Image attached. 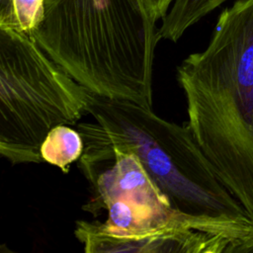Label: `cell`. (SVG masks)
<instances>
[{"instance_id": "1", "label": "cell", "mask_w": 253, "mask_h": 253, "mask_svg": "<svg viewBox=\"0 0 253 253\" xmlns=\"http://www.w3.org/2000/svg\"><path fill=\"white\" fill-rule=\"evenodd\" d=\"M188 126L253 221V0L218 16L207 47L177 66Z\"/></svg>"}, {"instance_id": "2", "label": "cell", "mask_w": 253, "mask_h": 253, "mask_svg": "<svg viewBox=\"0 0 253 253\" xmlns=\"http://www.w3.org/2000/svg\"><path fill=\"white\" fill-rule=\"evenodd\" d=\"M156 22L147 0H45L31 36L93 94L152 108Z\"/></svg>"}, {"instance_id": "3", "label": "cell", "mask_w": 253, "mask_h": 253, "mask_svg": "<svg viewBox=\"0 0 253 253\" xmlns=\"http://www.w3.org/2000/svg\"><path fill=\"white\" fill-rule=\"evenodd\" d=\"M93 123L76 124L83 138L133 153L172 206L213 225L232 246L253 237V221L224 186L190 127L158 117L152 108L91 95Z\"/></svg>"}, {"instance_id": "4", "label": "cell", "mask_w": 253, "mask_h": 253, "mask_svg": "<svg viewBox=\"0 0 253 253\" xmlns=\"http://www.w3.org/2000/svg\"><path fill=\"white\" fill-rule=\"evenodd\" d=\"M91 95L32 36L0 28V154L12 165L43 162L47 133L76 125Z\"/></svg>"}, {"instance_id": "5", "label": "cell", "mask_w": 253, "mask_h": 253, "mask_svg": "<svg viewBox=\"0 0 253 253\" xmlns=\"http://www.w3.org/2000/svg\"><path fill=\"white\" fill-rule=\"evenodd\" d=\"M84 151V140L77 128L68 125L53 127L45 136L41 153L43 162L58 167L67 173L70 165L78 161Z\"/></svg>"}, {"instance_id": "6", "label": "cell", "mask_w": 253, "mask_h": 253, "mask_svg": "<svg viewBox=\"0 0 253 253\" xmlns=\"http://www.w3.org/2000/svg\"><path fill=\"white\" fill-rule=\"evenodd\" d=\"M227 0H175L158 29L160 39L177 42L185 32Z\"/></svg>"}, {"instance_id": "7", "label": "cell", "mask_w": 253, "mask_h": 253, "mask_svg": "<svg viewBox=\"0 0 253 253\" xmlns=\"http://www.w3.org/2000/svg\"><path fill=\"white\" fill-rule=\"evenodd\" d=\"M45 0H13L14 30L31 36L43 17Z\"/></svg>"}, {"instance_id": "8", "label": "cell", "mask_w": 253, "mask_h": 253, "mask_svg": "<svg viewBox=\"0 0 253 253\" xmlns=\"http://www.w3.org/2000/svg\"><path fill=\"white\" fill-rule=\"evenodd\" d=\"M0 28L14 29L13 0H0Z\"/></svg>"}, {"instance_id": "9", "label": "cell", "mask_w": 253, "mask_h": 253, "mask_svg": "<svg viewBox=\"0 0 253 253\" xmlns=\"http://www.w3.org/2000/svg\"><path fill=\"white\" fill-rule=\"evenodd\" d=\"M174 1L175 0H147L156 21L162 20L166 16Z\"/></svg>"}, {"instance_id": "10", "label": "cell", "mask_w": 253, "mask_h": 253, "mask_svg": "<svg viewBox=\"0 0 253 253\" xmlns=\"http://www.w3.org/2000/svg\"><path fill=\"white\" fill-rule=\"evenodd\" d=\"M232 253H253V237L236 246Z\"/></svg>"}]
</instances>
